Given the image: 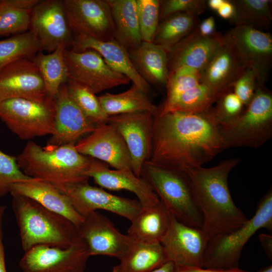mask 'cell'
<instances>
[{
	"label": "cell",
	"instance_id": "6da1fadb",
	"mask_svg": "<svg viewBox=\"0 0 272 272\" xmlns=\"http://www.w3.org/2000/svg\"><path fill=\"white\" fill-rule=\"evenodd\" d=\"M225 149L219 125L210 109L154 116L151 164L184 172L202 167Z\"/></svg>",
	"mask_w": 272,
	"mask_h": 272
},
{
	"label": "cell",
	"instance_id": "7a4b0ae2",
	"mask_svg": "<svg viewBox=\"0 0 272 272\" xmlns=\"http://www.w3.org/2000/svg\"><path fill=\"white\" fill-rule=\"evenodd\" d=\"M240 161L233 158L212 167L191 168L184 171L203 217L201 229L209 239L234 230L248 220L235 204L228 184L230 172Z\"/></svg>",
	"mask_w": 272,
	"mask_h": 272
},
{
	"label": "cell",
	"instance_id": "3957f363",
	"mask_svg": "<svg viewBox=\"0 0 272 272\" xmlns=\"http://www.w3.org/2000/svg\"><path fill=\"white\" fill-rule=\"evenodd\" d=\"M92 158L83 155L75 143L42 147L29 141L16 157L18 165L27 176L46 181L60 191L65 185L87 182Z\"/></svg>",
	"mask_w": 272,
	"mask_h": 272
},
{
	"label": "cell",
	"instance_id": "277c9868",
	"mask_svg": "<svg viewBox=\"0 0 272 272\" xmlns=\"http://www.w3.org/2000/svg\"><path fill=\"white\" fill-rule=\"evenodd\" d=\"M12 196V209L25 252L38 245L66 248L78 237L77 227L65 217L27 197Z\"/></svg>",
	"mask_w": 272,
	"mask_h": 272
},
{
	"label": "cell",
	"instance_id": "5b68a950",
	"mask_svg": "<svg viewBox=\"0 0 272 272\" xmlns=\"http://www.w3.org/2000/svg\"><path fill=\"white\" fill-rule=\"evenodd\" d=\"M261 228L272 229L271 189L260 200L250 219L234 230L209 239L203 254L202 268L218 270L238 268L244 246Z\"/></svg>",
	"mask_w": 272,
	"mask_h": 272
},
{
	"label": "cell",
	"instance_id": "8992f818",
	"mask_svg": "<svg viewBox=\"0 0 272 272\" xmlns=\"http://www.w3.org/2000/svg\"><path fill=\"white\" fill-rule=\"evenodd\" d=\"M141 176L151 184L159 199L177 220L188 226L201 228L203 217L185 172L146 162Z\"/></svg>",
	"mask_w": 272,
	"mask_h": 272
},
{
	"label": "cell",
	"instance_id": "52a82bcc",
	"mask_svg": "<svg viewBox=\"0 0 272 272\" xmlns=\"http://www.w3.org/2000/svg\"><path fill=\"white\" fill-rule=\"evenodd\" d=\"M225 149H258L272 137V94L258 84L249 104L234 121L220 126Z\"/></svg>",
	"mask_w": 272,
	"mask_h": 272
},
{
	"label": "cell",
	"instance_id": "ba28073f",
	"mask_svg": "<svg viewBox=\"0 0 272 272\" xmlns=\"http://www.w3.org/2000/svg\"><path fill=\"white\" fill-rule=\"evenodd\" d=\"M55 114V99L13 98L0 102V119L22 140L51 135Z\"/></svg>",
	"mask_w": 272,
	"mask_h": 272
},
{
	"label": "cell",
	"instance_id": "9c48e42d",
	"mask_svg": "<svg viewBox=\"0 0 272 272\" xmlns=\"http://www.w3.org/2000/svg\"><path fill=\"white\" fill-rule=\"evenodd\" d=\"M224 42L246 68L255 74L258 83L264 85L272 64L270 34L247 26H234L223 35Z\"/></svg>",
	"mask_w": 272,
	"mask_h": 272
},
{
	"label": "cell",
	"instance_id": "30bf717a",
	"mask_svg": "<svg viewBox=\"0 0 272 272\" xmlns=\"http://www.w3.org/2000/svg\"><path fill=\"white\" fill-rule=\"evenodd\" d=\"M90 256L78 236L66 248L38 245L25 252L19 261L23 272H85Z\"/></svg>",
	"mask_w": 272,
	"mask_h": 272
},
{
	"label": "cell",
	"instance_id": "8fae6325",
	"mask_svg": "<svg viewBox=\"0 0 272 272\" xmlns=\"http://www.w3.org/2000/svg\"><path fill=\"white\" fill-rule=\"evenodd\" d=\"M64 56L69 79L95 95L130 82L126 76L109 67L95 50L76 52L66 48Z\"/></svg>",
	"mask_w": 272,
	"mask_h": 272
},
{
	"label": "cell",
	"instance_id": "7c38bea8",
	"mask_svg": "<svg viewBox=\"0 0 272 272\" xmlns=\"http://www.w3.org/2000/svg\"><path fill=\"white\" fill-rule=\"evenodd\" d=\"M62 3L75 35L103 41L114 40V25L107 0H63Z\"/></svg>",
	"mask_w": 272,
	"mask_h": 272
},
{
	"label": "cell",
	"instance_id": "4fadbf2b",
	"mask_svg": "<svg viewBox=\"0 0 272 272\" xmlns=\"http://www.w3.org/2000/svg\"><path fill=\"white\" fill-rule=\"evenodd\" d=\"M61 192L70 199L76 211L83 217L98 210L117 214L131 221L143 207L138 200L111 194L87 182L69 184Z\"/></svg>",
	"mask_w": 272,
	"mask_h": 272
},
{
	"label": "cell",
	"instance_id": "5bb4252c",
	"mask_svg": "<svg viewBox=\"0 0 272 272\" xmlns=\"http://www.w3.org/2000/svg\"><path fill=\"white\" fill-rule=\"evenodd\" d=\"M209 240L201 228L185 225L170 214L169 226L161 244L167 261L176 266L202 268Z\"/></svg>",
	"mask_w": 272,
	"mask_h": 272
},
{
	"label": "cell",
	"instance_id": "9a60e30c",
	"mask_svg": "<svg viewBox=\"0 0 272 272\" xmlns=\"http://www.w3.org/2000/svg\"><path fill=\"white\" fill-rule=\"evenodd\" d=\"M78 235L86 244L90 255H106L120 259L134 242L121 233L111 221L98 211L84 217Z\"/></svg>",
	"mask_w": 272,
	"mask_h": 272
},
{
	"label": "cell",
	"instance_id": "2e32d148",
	"mask_svg": "<svg viewBox=\"0 0 272 272\" xmlns=\"http://www.w3.org/2000/svg\"><path fill=\"white\" fill-rule=\"evenodd\" d=\"M154 115L147 111L120 114L109 116L108 123L124 140L129 151L131 170L141 176L144 164L151 150Z\"/></svg>",
	"mask_w": 272,
	"mask_h": 272
},
{
	"label": "cell",
	"instance_id": "e0dca14e",
	"mask_svg": "<svg viewBox=\"0 0 272 272\" xmlns=\"http://www.w3.org/2000/svg\"><path fill=\"white\" fill-rule=\"evenodd\" d=\"M30 29L41 49L52 52L61 45H72L73 36L66 20L62 1H41L32 11Z\"/></svg>",
	"mask_w": 272,
	"mask_h": 272
},
{
	"label": "cell",
	"instance_id": "ac0fdd59",
	"mask_svg": "<svg viewBox=\"0 0 272 272\" xmlns=\"http://www.w3.org/2000/svg\"><path fill=\"white\" fill-rule=\"evenodd\" d=\"M81 154L102 161L117 170H131V163L125 143L117 130L108 123L97 125L88 136L76 144Z\"/></svg>",
	"mask_w": 272,
	"mask_h": 272
},
{
	"label": "cell",
	"instance_id": "d6986e66",
	"mask_svg": "<svg viewBox=\"0 0 272 272\" xmlns=\"http://www.w3.org/2000/svg\"><path fill=\"white\" fill-rule=\"evenodd\" d=\"M47 98L40 73L31 59H18L0 70V102L13 98L41 101Z\"/></svg>",
	"mask_w": 272,
	"mask_h": 272
},
{
	"label": "cell",
	"instance_id": "ffe728a7",
	"mask_svg": "<svg viewBox=\"0 0 272 272\" xmlns=\"http://www.w3.org/2000/svg\"><path fill=\"white\" fill-rule=\"evenodd\" d=\"M166 96L158 114L172 112L201 113L208 111L219 94L197 79L181 77L168 83Z\"/></svg>",
	"mask_w": 272,
	"mask_h": 272
},
{
	"label": "cell",
	"instance_id": "44dd1931",
	"mask_svg": "<svg viewBox=\"0 0 272 272\" xmlns=\"http://www.w3.org/2000/svg\"><path fill=\"white\" fill-rule=\"evenodd\" d=\"M198 25L168 51L169 73L180 67L190 68L200 73L223 45V35L216 31L211 35L202 36Z\"/></svg>",
	"mask_w": 272,
	"mask_h": 272
},
{
	"label": "cell",
	"instance_id": "7402d4cb",
	"mask_svg": "<svg viewBox=\"0 0 272 272\" xmlns=\"http://www.w3.org/2000/svg\"><path fill=\"white\" fill-rule=\"evenodd\" d=\"M107 164L92 159L87 173L101 188L109 190H126L133 193L143 208L157 203L160 199L151 184L131 170L111 169Z\"/></svg>",
	"mask_w": 272,
	"mask_h": 272
},
{
	"label": "cell",
	"instance_id": "603a6c76",
	"mask_svg": "<svg viewBox=\"0 0 272 272\" xmlns=\"http://www.w3.org/2000/svg\"><path fill=\"white\" fill-rule=\"evenodd\" d=\"M55 101L54 130L47 144H76L83 135L95 129L96 125L86 118L71 98L66 83L60 87Z\"/></svg>",
	"mask_w": 272,
	"mask_h": 272
},
{
	"label": "cell",
	"instance_id": "cb8c5ba5",
	"mask_svg": "<svg viewBox=\"0 0 272 272\" xmlns=\"http://www.w3.org/2000/svg\"><path fill=\"white\" fill-rule=\"evenodd\" d=\"M72 46V49L76 52L95 50L111 69L126 76L146 94L149 92L150 85L135 69L128 51L115 40L103 41L87 36L75 35Z\"/></svg>",
	"mask_w": 272,
	"mask_h": 272
},
{
	"label": "cell",
	"instance_id": "d4e9b609",
	"mask_svg": "<svg viewBox=\"0 0 272 272\" xmlns=\"http://www.w3.org/2000/svg\"><path fill=\"white\" fill-rule=\"evenodd\" d=\"M10 193L34 200L44 208L65 217L77 228L83 221L84 217L76 211L69 197L46 181L35 178L15 182L11 185Z\"/></svg>",
	"mask_w": 272,
	"mask_h": 272
},
{
	"label": "cell",
	"instance_id": "484cf974",
	"mask_svg": "<svg viewBox=\"0 0 272 272\" xmlns=\"http://www.w3.org/2000/svg\"><path fill=\"white\" fill-rule=\"evenodd\" d=\"M246 69L233 50L224 42L199 73L200 80L208 88L221 94L232 88Z\"/></svg>",
	"mask_w": 272,
	"mask_h": 272
},
{
	"label": "cell",
	"instance_id": "4316f807",
	"mask_svg": "<svg viewBox=\"0 0 272 272\" xmlns=\"http://www.w3.org/2000/svg\"><path fill=\"white\" fill-rule=\"evenodd\" d=\"M168 52L153 42L142 41L128 51L130 60L140 75L150 85L165 87L169 76Z\"/></svg>",
	"mask_w": 272,
	"mask_h": 272
},
{
	"label": "cell",
	"instance_id": "83f0119b",
	"mask_svg": "<svg viewBox=\"0 0 272 272\" xmlns=\"http://www.w3.org/2000/svg\"><path fill=\"white\" fill-rule=\"evenodd\" d=\"M170 222V213L160 200L154 206L142 208L130 221L127 234L135 241L161 243Z\"/></svg>",
	"mask_w": 272,
	"mask_h": 272
},
{
	"label": "cell",
	"instance_id": "f1b7e54d",
	"mask_svg": "<svg viewBox=\"0 0 272 272\" xmlns=\"http://www.w3.org/2000/svg\"><path fill=\"white\" fill-rule=\"evenodd\" d=\"M114 25V40L128 52L142 42L136 0H107Z\"/></svg>",
	"mask_w": 272,
	"mask_h": 272
},
{
	"label": "cell",
	"instance_id": "f546056e",
	"mask_svg": "<svg viewBox=\"0 0 272 272\" xmlns=\"http://www.w3.org/2000/svg\"><path fill=\"white\" fill-rule=\"evenodd\" d=\"M111 272H152L167 262L160 243L134 241Z\"/></svg>",
	"mask_w": 272,
	"mask_h": 272
},
{
	"label": "cell",
	"instance_id": "4dcf8cb0",
	"mask_svg": "<svg viewBox=\"0 0 272 272\" xmlns=\"http://www.w3.org/2000/svg\"><path fill=\"white\" fill-rule=\"evenodd\" d=\"M98 99L106 114L112 115L147 111L153 115L158 113V107L147 97V94L134 84L126 91L118 93H106Z\"/></svg>",
	"mask_w": 272,
	"mask_h": 272
},
{
	"label": "cell",
	"instance_id": "1f68e13d",
	"mask_svg": "<svg viewBox=\"0 0 272 272\" xmlns=\"http://www.w3.org/2000/svg\"><path fill=\"white\" fill-rule=\"evenodd\" d=\"M66 48L61 45L47 54L39 51L31 59L40 73L47 97L51 99L55 98L61 85L69 79L64 56Z\"/></svg>",
	"mask_w": 272,
	"mask_h": 272
},
{
	"label": "cell",
	"instance_id": "d6a6232c",
	"mask_svg": "<svg viewBox=\"0 0 272 272\" xmlns=\"http://www.w3.org/2000/svg\"><path fill=\"white\" fill-rule=\"evenodd\" d=\"M199 23L198 17L190 14L170 16L159 21L153 42L168 52L189 35Z\"/></svg>",
	"mask_w": 272,
	"mask_h": 272
},
{
	"label": "cell",
	"instance_id": "836d02e7",
	"mask_svg": "<svg viewBox=\"0 0 272 272\" xmlns=\"http://www.w3.org/2000/svg\"><path fill=\"white\" fill-rule=\"evenodd\" d=\"M234 12L229 20L234 26H247L262 30L272 21L270 0H230Z\"/></svg>",
	"mask_w": 272,
	"mask_h": 272
},
{
	"label": "cell",
	"instance_id": "e575fe53",
	"mask_svg": "<svg viewBox=\"0 0 272 272\" xmlns=\"http://www.w3.org/2000/svg\"><path fill=\"white\" fill-rule=\"evenodd\" d=\"M41 50L36 35L31 30L0 40V70L18 59H31Z\"/></svg>",
	"mask_w": 272,
	"mask_h": 272
},
{
	"label": "cell",
	"instance_id": "d590c367",
	"mask_svg": "<svg viewBox=\"0 0 272 272\" xmlns=\"http://www.w3.org/2000/svg\"><path fill=\"white\" fill-rule=\"evenodd\" d=\"M66 85L71 98L89 120L96 126L108 123L109 116L103 111L98 96L71 80H67Z\"/></svg>",
	"mask_w": 272,
	"mask_h": 272
},
{
	"label": "cell",
	"instance_id": "8d00e7d4",
	"mask_svg": "<svg viewBox=\"0 0 272 272\" xmlns=\"http://www.w3.org/2000/svg\"><path fill=\"white\" fill-rule=\"evenodd\" d=\"M31 12L19 9L7 0L0 1V36L26 32L30 27Z\"/></svg>",
	"mask_w": 272,
	"mask_h": 272
},
{
	"label": "cell",
	"instance_id": "74e56055",
	"mask_svg": "<svg viewBox=\"0 0 272 272\" xmlns=\"http://www.w3.org/2000/svg\"><path fill=\"white\" fill-rule=\"evenodd\" d=\"M142 41L153 42L159 23L160 0H136Z\"/></svg>",
	"mask_w": 272,
	"mask_h": 272
},
{
	"label": "cell",
	"instance_id": "f35d334b",
	"mask_svg": "<svg viewBox=\"0 0 272 272\" xmlns=\"http://www.w3.org/2000/svg\"><path fill=\"white\" fill-rule=\"evenodd\" d=\"M215 103L210 110L220 126L234 121L245 108L233 91L232 88L222 93Z\"/></svg>",
	"mask_w": 272,
	"mask_h": 272
},
{
	"label": "cell",
	"instance_id": "ab89813d",
	"mask_svg": "<svg viewBox=\"0 0 272 272\" xmlns=\"http://www.w3.org/2000/svg\"><path fill=\"white\" fill-rule=\"evenodd\" d=\"M19 168L16 157L8 155L0 151V198L10 193L12 184L32 180Z\"/></svg>",
	"mask_w": 272,
	"mask_h": 272
},
{
	"label": "cell",
	"instance_id": "60d3db41",
	"mask_svg": "<svg viewBox=\"0 0 272 272\" xmlns=\"http://www.w3.org/2000/svg\"><path fill=\"white\" fill-rule=\"evenodd\" d=\"M205 0H161L159 8V21L174 14L187 13L198 17L206 10Z\"/></svg>",
	"mask_w": 272,
	"mask_h": 272
},
{
	"label": "cell",
	"instance_id": "b9f144b4",
	"mask_svg": "<svg viewBox=\"0 0 272 272\" xmlns=\"http://www.w3.org/2000/svg\"><path fill=\"white\" fill-rule=\"evenodd\" d=\"M258 85L255 73L247 68L232 86L236 95L246 107L253 98Z\"/></svg>",
	"mask_w": 272,
	"mask_h": 272
},
{
	"label": "cell",
	"instance_id": "7bdbcfd3",
	"mask_svg": "<svg viewBox=\"0 0 272 272\" xmlns=\"http://www.w3.org/2000/svg\"><path fill=\"white\" fill-rule=\"evenodd\" d=\"M198 31L202 36H209L214 33L215 21L213 17L210 16L200 22L197 26Z\"/></svg>",
	"mask_w": 272,
	"mask_h": 272
},
{
	"label": "cell",
	"instance_id": "ee69618b",
	"mask_svg": "<svg viewBox=\"0 0 272 272\" xmlns=\"http://www.w3.org/2000/svg\"><path fill=\"white\" fill-rule=\"evenodd\" d=\"M174 272H250L238 268L227 270H218L201 267H181L175 265Z\"/></svg>",
	"mask_w": 272,
	"mask_h": 272
},
{
	"label": "cell",
	"instance_id": "f6af8a7d",
	"mask_svg": "<svg viewBox=\"0 0 272 272\" xmlns=\"http://www.w3.org/2000/svg\"><path fill=\"white\" fill-rule=\"evenodd\" d=\"M11 5L22 10L32 11L41 1L40 0H7Z\"/></svg>",
	"mask_w": 272,
	"mask_h": 272
},
{
	"label": "cell",
	"instance_id": "bcb514c9",
	"mask_svg": "<svg viewBox=\"0 0 272 272\" xmlns=\"http://www.w3.org/2000/svg\"><path fill=\"white\" fill-rule=\"evenodd\" d=\"M217 12L221 18L230 20L234 15V9L230 0H224Z\"/></svg>",
	"mask_w": 272,
	"mask_h": 272
},
{
	"label": "cell",
	"instance_id": "7dc6e473",
	"mask_svg": "<svg viewBox=\"0 0 272 272\" xmlns=\"http://www.w3.org/2000/svg\"><path fill=\"white\" fill-rule=\"evenodd\" d=\"M259 239L267 256L272 260V236L269 234H261Z\"/></svg>",
	"mask_w": 272,
	"mask_h": 272
},
{
	"label": "cell",
	"instance_id": "c3c4849f",
	"mask_svg": "<svg viewBox=\"0 0 272 272\" xmlns=\"http://www.w3.org/2000/svg\"><path fill=\"white\" fill-rule=\"evenodd\" d=\"M175 265L170 261H167L160 267L152 272H174Z\"/></svg>",
	"mask_w": 272,
	"mask_h": 272
},
{
	"label": "cell",
	"instance_id": "681fc988",
	"mask_svg": "<svg viewBox=\"0 0 272 272\" xmlns=\"http://www.w3.org/2000/svg\"><path fill=\"white\" fill-rule=\"evenodd\" d=\"M0 272H7L5 263V248L3 242L0 243Z\"/></svg>",
	"mask_w": 272,
	"mask_h": 272
},
{
	"label": "cell",
	"instance_id": "f907efd6",
	"mask_svg": "<svg viewBox=\"0 0 272 272\" xmlns=\"http://www.w3.org/2000/svg\"><path fill=\"white\" fill-rule=\"evenodd\" d=\"M223 2L224 0H209L207 1V6L213 10L217 11Z\"/></svg>",
	"mask_w": 272,
	"mask_h": 272
},
{
	"label": "cell",
	"instance_id": "816d5d0a",
	"mask_svg": "<svg viewBox=\"0 0 272 272\" xmlns=\"http://www.w3.org/2000/svg\"><path fill=\"white\" fill-rule=\"evenodd\" d=\"M6 208V206L0 205V243L3 242V219Z\"/></svg>",
	"mask_w": 272,
	"mask_h": 272
},
{
	"label": "cell",
	"instance_id": "f5cc1de1",
	"mask_svg": "<svg viewBox=\"0 0 272 272\" xmlns=\"http://www.w3.org/2000/svg\"><path fill=\"white\" fill-rule=\"evenodd\" d=\"M256 272H272V265L264 267Z\"/></svg>",
	"mask_w": 272,
	"mask_h": 272
}]
</instances>
